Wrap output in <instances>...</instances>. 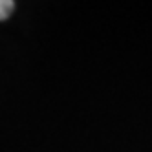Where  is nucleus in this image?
I'll use <instances>...</instances> for the list:
<instances>
[{"label":"nucleus","mask_w":152,"mask_h":152,"mask_svg":"<svg viewBox=\"0 0 152 152\" xmlns=\"http://www.w3.org/2000/svg\"><path fill=\"white\" fill-rule=\"evenodd\" d=\"M15 9V2L11 0H0V20H6Z\"/></svg>","instance_id":"1"}]
</instances>
